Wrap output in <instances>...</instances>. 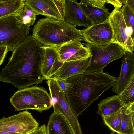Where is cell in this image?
<instances>
[{
	"label": "cell",
	"instance_id": "23",
	"mask_svg": "<svg viewBox=\"0 0 134 134\" xmlns=\"http://www.w3.org/2000/svg\"><path fill=\"white\" fill-rule=\"evenodd\" d=\"M121 109L119 111L109 115L102 116L104 124L117 134H119L120 129L121 121Z\"/></svg>",
	"mask_w": 134,
	"mask_h": 134
},
{
	"label": "cell",
	"instance_id": "35",
	"mask_svg": "<svg viewBox=\"0 0 134 134\" xmlns=\"http://www.w3.org/2000/svg\"><path fill=\"white\" fill-rule=\"evenodd\" d=\"M110 134H114V133H111Z\"/></svg>",
	"mask_w": 134,
	"mask_h": 134
},
{
	"label": "cell",
	"instance_id": "16",
	"mask_svg": "<svg viewBox=\"0 0 134 134\" xmlns=\"http://www.w3.org/2000/svg\"><path fill=\"white\" fill-rule=\"evenodd\" d=\"M91 58L64 62L54 77L65 80L66 79L86 71L91 63Z\"/></svg>",
	"mask_w": 134,
	"mask_h": 134
},
{
	"label": "cell",
	"instance_id": "15",
	"mask_svg": "<svg viewBox=\"0 0 134 134\" xmlns=\"http://www.w3.org/2000/svg\"><path fill=\"white\" fill-rule=\"evenodd\" d=\"M65 10L64 20L75 27H88L92 24L76 0H65Z\"/></svg>",
	"mask_w": 134,
	"mask_h": 134
},
{
	"label": "cell",
	"instance_id": "32",
	"mask_svg": "<svg viewBox=\"0 0 134 134\" xmlns=\"http://www.w3.org/2000/svg\"><path fill=\"white\" fill-rule=\"evenodd\" d=\"M129 108L131 112L134 113V102L130 105Z\"/></svg>",
	"mask_w": 134,
	"mask_h": 134
},
{
	"label": "cell",
	"instance_id": "14",
	"mask_svg": "<svg viewBox=\"0 0 134 134\" xmlns=\"http://www.w3.org/2000/svg\"><path fill=\"white\" fill-rule=\"evenodd\" d=\"M134 74V53L126 51L123 56L120 73L112 91L118 95L123 91Z\"/></svg>",
	"mask_w": 134,
	"mask_h": 134
},
{
	"label": "cell",
	"instance_id": "21",
	"mask_svg": "<svg viewBox=\"0 0 134 134\" xmlns=\"http://www.w3.org/2000/svg\"><path fill=\"white\" fill-rule=\"evenodd\" d=\"M130 105H125L121 109V121L119 134H134L132 113L130 109Z\"/></svg>",
	"mask_w": 134,
	"mask_h": 134
},
{
	"label": "cell",
	"instance_id": "11",
	"mask_svg": "<svg viewBox=\"0 0 134 134\" xmlns=\"http://www.w3.org/2000/svg\"><path fill=\"white\" fill-rule=\"evenodd\" d=\"M83 41L94 45H102L112 42L113 33L108 20L100 24L93 25L80 30Z\"/></svg>",
	"mask_w": 134,
	"mask_h": 134
},
{
	"label": "cell",
	"instance_id": "22",
	"mask_svg": "<svg viewBox=\"0 0 134 134\" xmlns=\"http://www.w3.org/2000/svg\"><path fill=\"white\" fill-rule=\"evenodd\" d=\"M15 15L22 24L28 27L32 26L36 19V13L25 3L22 8Z\"/></svg>",
	"mask_w": 134,
	"mask_h": 134
},
{
	"label": "cell",
	"instance_id": "4",
	"mask_svg": "<svg viewBox=\"0 0 134 134\" xmlns=\"http://www.w3.org/2000/svg\"><path fill=\"white\" fill-rule=\"evenodd\" d=\"M10 102L16 111L34 110L41 112L52 106L50 95L43 87L32 86L19 89Z\"/></svg>",
	"mask_w": 134,
	"mask_h": 134
},
{
	"label": "cell",
	"instance_id": "26",
	"mask_svg": "<svg viewBox=\"0 0 134 134\" xmlns=\"http://www.w3.org/2000/svg\"><path fill=\"white\" fill-rule=\"evenodd\" d=\"M126 0H105L106 3H110L113 5L115 8H120L123 4H124Z\"/></svg>",
	"mask_w": 134,
	"mask_h": 134
},
{
	"label": "cell",
	"instance_id": "20",
	"mask_svg": "<svg viewBox=\"0 0 134 134\" xmlns=\"http://www.w3.org/2000/svg\"><path fill=\"white\" fill-rule=\"evenodd\" d=\"M25 4V0H0V18L15 15Z\"/></svg>",
	"mask_w": 134,
	"mask_h": 134
},
{
	"label": "cell",
	"instance_id": "17",
	"mask_svg": "<svg viewBox=\"0 0 134 134\" xmlns=\"http://www.w3.org/2000/svg\"><path fill=\"white\" fill-rule=\"evenodd\" d=\"M46 129L47 134H74L64 117L60 113L55 111L50 115Z\"/></svg>",
	"mask_w": 134,
	"mask_h": 134
},
{
	"label": "cell",
	"instance_id": "6",
	"mask_svg": "<svg viewBox=\"0 0 134 134\" xmlns=\"http://www.w3.org/2000/svg\"><path fill=\"white\" fill-rule=\"evenodd\" d=\"M83 44L89 49L91 55L90 64L86 72L103 71L109 63L123 57L126 52L122 46L113 42L102 45Z\"/></svg>",
	"mask_w": 134,
	"mask_h": 134
},
{
	"label": "cell",
	"instance_id": "24",
	"mask_svg": "<svg viewBox=\"0 0 134 134\" xmlns=\"http://www.w3.org/2000/svg\"><path fill=\"white\" fill-rule=\"evenodd\" d=\"M121 11L134 44V12L126 3L124 4Z\"/></svg>",
	"mask_w": 134,
	"mask_h": 134
},
{
	"label": "cell",
	"instance_id": "27",
	"mask_svg": "<svg viewBox=\"0 0 134 134\" xmlns=\"http://www.w3.org/2000/svg\"><path fill=\"white\" fill-rule=\"evenodd\" d=\"M28 134H47L46 126L44 124Z\"/></svg>",
	"mask_w": 134,
	"mask_h": 134
},
{
	"label": "cell",
	"instance_id": "30",
	"mask_svg": "<svg viewBox=\"0 0 134 134\" xmlns=\"http://www.w3.org/2000/svg\"><path fill=\"white\" fill-rule=\"evenodd\" d=\"M126 3L134 12V0H126Z\"/></svg>",
	"mask_w": 134,
	"mask_h": 134
},
{
	"label": "cell",
	"instance_id": "3",
	"mask_svg": "<svg viewBox=\"0 0 134 134\" xmlns=\"http://www.w3.org/2000/svg\"><path fill=\"white\" fill-rule=\"evenodd\" d=\"M32 35L44 46L58 48L69 42L81 41L80 30L65 21L46 17L40 19L34 25Z\"/></svg>",
	"mask_w": 134,
	"mask_h": 134
},
{
	"label": "cell",
	"instance_id": "28",
	"mask_svg": "<svg viewBox=\"0 0 134 134\" xmlns=\"http://www.w3.org/2000/svg\"><path fill=\"white\" fill-rule=\"evenodd\" d=\"M54 77L56 80L62 90L65 94L68 85L67 82L65 80Z\"/></svg>",
	"mask_w": 134,
	"mask_h": 134
},
{
	"label": "cell",
	"instance_id": "2",
	"mask_svg": "<svg viewBox=\"0 0 134 134\" xmlns=\"http://www.w3.org/2000/svg\"><path fill=\"white\" fill-rule=\"evenodd\" d=\"M116 78L103 71H86L66 79L65 95L68 104L77 117L104 92L114 84Z\"/></svg>",
	"mask_w": 134,
	"mask_h": 134
},
{
	"label": "cell",
	"instance_id": "19",
	"mask_svg": "<svg viewBox=\"0 0 134 134\" xmlns=\"http://www.w3.org/2000/svg\"><path fill=\"white\" fill-rule=\"evenodd\" d=\"M43 46L45 53L41 70L46 80H47L51 77V74L54 67L57 61L60 59L56 47Z\"/></svg>",
	"mask_w": 134,
	"mask_h": 134
},
{
	"label": "cell",
	"instance_id": "5",
	"mask_svg": "<svg viewBox=\"0 0 134 134\" xmlns=\"http://www.w3.org/2000/svg\"><path fill=\"white\" fill-rule=\"evenodd\" d=\"M30 30L15 15L0 18V46L13 52L29 35Z\"/></svg>",
	"mask_w": 134,
	"mask_h": 134
},
{
	"label": "cell",
	"instance_id": "31",
	"mask_svg": "<svg viewBox=\"0 0 134 134\" xmlns=\"http://www.w3.org/2000/svg\"><path fill=\"white\" fill-rule=\"evenodd\" d=\"M0 134H20V133L10 132H0Z\"/></svg>",
	"mask_w": 134,
	"mask_h": 134
},
{
	"label": "cell",
	"instance_id": "13",
	"mask_svg": "<svg viewBox=\"0 0 134 134\" xmlns=\"http://www.w3.org/2000/svg\"><path fill=\"white\" fill-rule=\"evenodd\" d=\"M57 48L60 60L63 63L84 59L91 56L88 48L79 41L69 42Z\"/></svg>",
	"mask_w": 134,
	"mask_h": 134
},
{
	"label": "cell",
	"instance_id": "7",
	"mask_svg": "<svg viewBox=\"0 0 134 134\" xmlns=\"http://www.w3.org/2000/svg\"><path fill=\"white\" fill-rule=\"evenodd\" d=\"M54 111L61 114L70 125L74 133L81 129L77 117L73 113L68 104L65 93L62 90L54 77L47 80Z\"/></svg>",
	"mask_w": 134,
	"mask_h": 134
},
{
	"label": "cell",
	"instance_id": "9",
	"mask_svg": "<svg viewBox=\"0 0 134 134\" xmlns=\"http://www.w3.org/2000/svg\"><path fill=\"white\" fill-rule=\"evenodd\" d=\"M121 9L114 8L108 19L113 31L112 42L120 45L126 51L133 52V43Z\"/></svg>",
	"mask_w": 134,
	"mask_h": 134
},
{
	"label": "cell",
	"instance_id": "34",
	"mask_svg": "<svg viewBox=\"0 0 134 134\" xmlns=\"http://www.w3.org/2000/svg\"><path fill=\"white\" fill-rule=\"evenodd\" d=\"M132 51L134 52V44L132 47Z\"/></svg>",
	"mask_w": 134,
	"mask_h": 134
},
{
	"label": "cell",
	"instance_id": "29",
	"mask_svg": "<svg viewBox=\"0 0 134 134\" xmlns=\"http://www.w3.org/2000/svg\"><path fill=\"white\" fill-rule=\"evenodd\" d=\"M9 51L7 47L5 46H0V65L4 62L7 52Z\"/></svg>",
	"mask_w": 134,
	"mask_h": 134
},
{
	"label": "cell",
	"instance_id": "33",
	"mask_svg": "<svg viewBox=\"0 0 134 134\" xmlns=\"http://www.w3.org/2000/svg\"><path fill=\"white\" fill-rule=\"evenodd\" d=\"M132 119L134 127V113H132Z\"/></svg>",
	"mask_w": 134,
	"mask_h": 134
},
{
	"label": "cell",
	"instance_id": "10",
	"mask_svg": "<svg viewBox=\"0 0 134 134\" xmlns=\"http://www.w3.org/2000/svg\"><path fill=\"white\" fill-rule=\"evenodd\" d=\"M36 15H41L51 19L64 20L65 0H25Z\"/></svg>",
	"mask_w": 134,
	"mask_h": 134
},
{
	"label": "cell",
	"instance_id": "1",
	"mask_svg": "<svg viewBox=\"0 0 134 134\" xmlns=\"http://www.w3.org/2000/svg\"><path fill=\"white\" fill-rule=\"evenodd\" d=\"M44 53L43 46L29 35L13 51L0 81L19 89L41 83L46 80L41 70Z\"/></svg>",
	"mask_w": 134,
	"mask_h": 134
},
{
	"label": "cell",
	"instance_id": "18",
	"mask_svg": "<svg viewBox=\"0 0 134 134\" xmlns=\"http://www.w3.org/2000/svg\"><path fill=\"white\" fill-rule=\"evenodd\" d=\"M124 105L119 95H113L100 102L97 113L102 116H108L119 111Z\"/></svg>",
	"mask_w": 134,
	"mask_h": 134
},
{
	"label": "cell",
	"instance_id": "12",
	"mask_svg": "<svg viewBox=\"0 0 134 134\" xmlns=\"http://www.w3.org/2000/svg\"><path fill=\"white\" fill-rule=\"evenodd\" d=\"M105 0H82L79 3L82 11L92 25L107 20L110 14L105 6Z\"/></svg>",
	"mask_w": 134,
	"mask_h": 134
},
{
	"label": "cell",
	"instance_id": "25",
	"mask_svg": "<svg viewBox=\"0 0 134 134\" xmlns=\"http://www.w3.org/2000/svg\"><path fill=\"white\" fill-rule=\"evenodd\" d=\"M119 95L125 105H130L134 102V74L124 90Z\"/></svg>",
	"mask_w": 134,
	"mask_h": 134
},
{
	"label": "cell",
	"instance_id": "8",
	"mask_svg": "<svg viewBox=\"0 0 134 134\" xmlns=\"http://www.w3.org/2000/svg\"><path fill=\"white\" fill-rule=\"evenodd\" d=\"M39 124L27 111L0 119V132H10L28 134L35 130Z\"/></svg>",
	"mask_w": 134,
	"mask_h": 134
}]
</instances>
